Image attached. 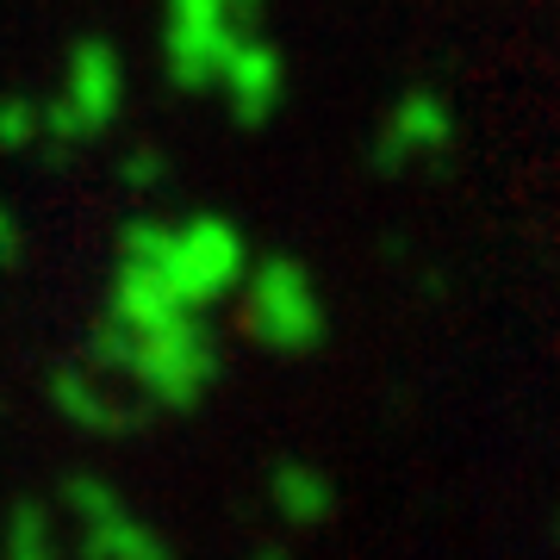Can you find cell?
<instances>
[{"label": "cell", "mask_w": 560, "mask_h": 560, "mask_svg": "<svg viewBox=\"0 0 560 560\" xmlns=\"http://www.w3.org/2000/svg\"><path fill=\"white\" fill-rule=\"evenodd\" d=\"M81 355L131 386L150 405V418H187L224 381V342L212 330V312L180 305L168 287L119 256L106 268V293Z\"/></svg>", "instance_id": "6da1fadb"}, {"label": "cell", "mask_w": 560, "mask_h": 560, "mask_svg": "<svg viewBox=\"0 0 560 560\" xmlns=\"http://www.w3.org/2000/svg\"><path fill=\"white\" fill-rule=\"evenodd\" d=\"M113 256L143 268V275L168 287L180 305L194 312H224L237 293L243 268L256 256V243L231 212H131L113 231Z\"/></svg>", "instance_id": "7a4b0ae2"}, {"label": "cell", "mask_w": 560, "mask_h": 560, "mask_svg": "<svg viewBox=\"0 0 560 560\" xmlns=\"http://www.w3.org/2000/svg\"><path fill=\"white\" fill-rule=\"evenodd\" d=\"M38 101H44V125H38V150L32 156L44 168H69L81 150H94L101 138H113V125L125 119V101H131L125 50L106 32H81L62 50L57 88L38 94Z\"/></svg>", "instance_id": "3957f363"}, {"label": "cell", "mask_w": 560, "mask_h": 560, "mask_svg": "<svg viewBox=\"0 0 560 560\" xmlns=\"http://www.w3.org/2000/svg\"><path fill=\"white\" fill-rule=\"evenodd\" d=\"M231 318L249 349L275 361H305L330 342V305L293 249H256L231 293Z\"/></svg>", "instance_id": "277c9868"}, {"label": "cell", "mask_w": 560, "mask_h": 560, "mask_svg": "<svg viewBox=\"0 0 560 560\" xmlns=\"http://www.w3.org/2000/svg\"><path fill=\"white\" fill-rule=\"evenodd\" d=\"M268 32V0H162V75L180 94H212L224 62Z\"/></svg>", "instance_id": "5b68a950"}, {"label": "cell", "mask_w": 560, "mask_h": 560, "mask_svg": "<svg viewBox=\"0 0 560 560\" xmlns=\"http://www.w3.org/2000/svg\"><path fill=\"white\" fill-rule=\"evenodd\" d=\"M50 499H57L69 548H75L81 560H168L175 555L168 529H156V523L143 517L106 474H94V467L62 474Z\"/></svg>", "instance_id": "8992f818"}, {"label": "cell", "mask_w": 560, "mask_h": 560, "mask_svg": "<svg viewBox=\"0 0 560 560\" xmlns=\"http://www.w3.org/2000/svg\"><path fill=\"white\" fill-rule=\"evenodd\" d=\"M455 138H460L455 101L442 88H430V81H418V88H405L399 101L386 106L381 131L368 138V168L381 180H399L411 168H436V162H448Z\"/></svg>", "instance_id": "52a82bcc"}, {"label": "cell", "mask_w": 560, "mask_h": 560, "mask_svg": "<svg viewBox=\"0 0 560 560\" xmlns=\"http://www.w3.org/2000/svg\"><path fill=\"white\" fill-rule=\"evenodd\" d=\"M44 399H50V411H57L75 436H94V442H125L150 423V405H143L125 381H113L106 368H94L88 355L57 361V368L44 374Z\"/></svg>", "instance_id": "ba28073f"}, {"label": "cell", "mask_w": 560, "mask_h": 560, "mask_svg": "<svg viewBox=\"0 0 560 560\" xmlns=\"http://www.w3.org/2000/svg\"><path fill=\"white\" fill-rule=\"evenodd\" d=\"M287 94H293V75H287V50H280L268 32L243 44L237 57L224 62L219 88H212V101L224 106V119L237 125V131H268V125L287 113Z\"/></svg>", "instance_id": "9c48e42d"}, {"label": "cell", "mask_w": 560, "mask_h": 560, "mask_svg": "<svg viewBox=\"0 0 560 560\" xmlns=\"http://www.w3.org/2000/svg\"><path fill=\"white\" fill-rule=\"evenodd\" d=\"M261 504H268L280 536H312V529H324L337 517V480L324 474L318 460L280 455L268 467V480H261Z\"/></svg>", "instance_id": "30bf717a"}, {"label": "cell", "mask_w": 560, "mask_h": 560, "mask_svg": "<svg viewBox=\"0 0 560 560\" xmlns=\"http://www.w3.org/2000/svg\"><path fill=\"white\" fill-rule=\"evenodd\" d=\"M0 555L7 560H57L69 555V529H62L57 499L44 492H20L0 511Z\"/></svg>", "instance_id": "8fae6325"}, {"label": "cell", "mask_w": 560, "mask_h": 560, "mask_svg": "<svg viewBox=\"0 0 560 560\" xmlns=\"http://www.w3.org/2000/svg\"><path fill=\"white\" fill-rule=\"evenodd\" d=\"M38 125H44V101L25 88L0 94V156H32L38 150Z\"/></svg>", "instance_id": "7c38bea8"}, {"label": "cell", "mask_w": 560, "mask_h": 560, "mask_svg": "<svg viewBox=\"0 0 560 560\" xmlns=\"http://www.w3.org/2000/svg\"><path fill=\"white\" fill-rule=\"evenodd\" d=\"M168 168H175V162L162 156L156 143H125L119 162H113V180H119L131 200H150V194L168 187Z\"/></svg>", "instance_id": "4fadbf2b"}, {"label": "cell", "mask_w": 560, "mask_h": 560, "mask_svg": "<svg viewBox=\"0 0 560 560\" xmlns=\"http://www.w3.org/2000/svg\"><path fill=\"white\" fill-rule=\"evenodd\" d=\"M20 256H25V231H20V219H13V206L0 200V275L20 268Z\"/></svg>", "instance_id": "5bb4252c"}, {"label": "cell", "mask_w": 560, "mask_h": 560, "mask_svg": "<svg viewBox=\"0 0 560 560\" xmlns=\"http://www.w3.org/2000/svg\"><path fill=\"white\" fill-rule=\"evenodd\" d=\"M548 541L560 548V504H555V517H548Z\"/></svg>", "instance_id": "9a60e30c"}]
</instances>
